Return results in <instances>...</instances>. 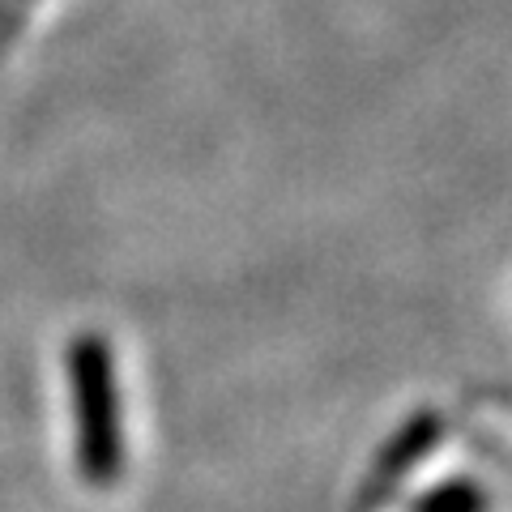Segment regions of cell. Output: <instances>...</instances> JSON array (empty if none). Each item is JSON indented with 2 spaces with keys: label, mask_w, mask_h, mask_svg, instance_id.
Returning a JSON list of instances; mask_svg holds the SVG:
<instances>
[{
  "label": "cell",
  "mask_w": 512,
  "mask_h": 512,
  "mask_svg": "<svg viewBox=\"0 0 512 512\" xmlns=\"http://www.w3.org/2000/svg\"><path fill=\"white\" fill-rule=\"evenodd\" d=\"M69 372L77 397V466L90 487H111L124 470V427L107 338L82 333L69 350Z\"/></svg>",
  "instance_id": "6da1fadb"
},
{
  "label": "cell",
  "mask_w": 512,
  "mask_h": 512,
  "mask_svg": "<svg viewBox=\"0 0 512 512\" xmlns=\"http://www.w3.org/2000/svg\"><path fill=\"white\" fill-rule=\"evenodd\" d=\"M487 508H491L487 487L470 483V478H453V483L431 487L410 512H487Z\"/></svg>",
  "instance_id": "7a4b0ae2"
}]
</instances>
